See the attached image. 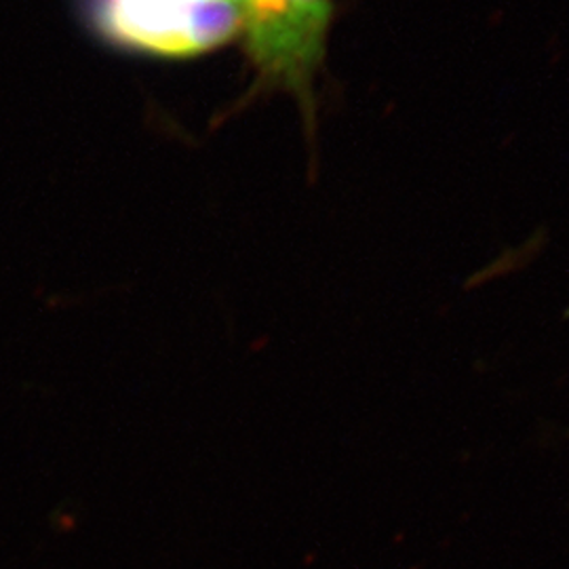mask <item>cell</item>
I'll return each mask as SVG.
<instances>
[{"instance_id": "1", "label": "cell", "mask_w": 569, "mask_h": 569, "mask_svg": "<svg viewBox=\"0 0 569 569\" xmlns=\"http://www.w3.org/2000/svg\"><path fill=\"white\" fill-rule=\"evenodd\" d=\"M333 11L336 0H244L241 34L256 87L289 93L308 124Z\"/></svg>"}, {"instance_id": "2", "label": "cell", "mask_w": 569, "mask_h": 569, "mask_svg": "<svg viewBox=\"0 0 569 569\" xmlns=\"http://www.w3.org/2000/svg\"><path fill=\"white\" fill-rule=\"evenodd\" d=\"M106 41L152 58H197L234 41L244 0H89Z\"/></svg>"}]
</instances>
